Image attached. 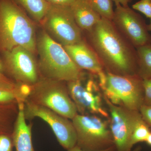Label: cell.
<instances>
[{
    "mask_svg": "<svg viewBox=\"0 0 151 151\" xmlns=\"http://www.w3.org/2000/svg\"><path fill=\"white\" fill-rule=\"evenodd\" d=\"M145 142L148 145L151 147V132L148 136Z\"/></svg>",
    "mask_w": 151,
    "mask_h": 151,
    "instance_id": "f546056e",
    "label": "cell"
},
{
    "mask_svg": "<svg viewBox=\"0 0 151 151\" xmlns=\"http://www.w3.org/2000/svg\"><path fill=\"white\" fill-rule=\"evenodd\" d=\"M98 76L105 98L114 105L139 111L144 105L143 79L137 75H116L107 71Z\"/></svg>",
    "mask_w": 151,
    "mask_h": 151,
    "instance_id": "277c9868",
    "label": "cell"
},
{
    "mask_svg": "<svg viewBox=\"0 0 151 151\" xmlns=\"http://www.w3.org/2000/svg\"><path fill=\"white\" fill-rule=\"evenodd\" d=\"M6 68L17 84L33 86L39 80V68L34 54L22 47L4 51Z\"/></svg>",
    "mask_w": 151,
    "mask_h": 151,
    "instance_id": "30bf717a",
    "label": "cell"
},
{
    "mask_svg": "<svg viewBox=\"0 0 151 151\" xmlns=\"http://www.w3.org/2000/svg\"><path fill=\"white\" fill-rule=\"evenodd\" d=\"M86 32L89 45L106 71L116 75H137V50L112 20L102 18Z\"/></svg>",
    "mask_w": 151,
    "mask_h": 151,
    "instance_id": "6da1fadb",
    "label": "cell"
},
{
    "mask_svg": "<svg viewBox=\"0 0 151 151\" xmlns=\"http://www.w3.org/2000/svg\"><path fill=\"white\" fill-rule=\"evenodd\" d=\"M151 132L150 128L144 121L140 113L133 127L130 142L131 147L138 143L145 142Z\"/></svg>",
    "mask_w": 151,
    "mask_h": 151,
    "instance_id": "d6986e66",
    "label": "cell"
},
{
    "mask_svg": "<svg viewBox=\"0 0 151 151\" xmlns=\"http://www.w3.org/2000/svg\"><path fill=\"white\" fill-rule=\"evenodd\" d=\"M63 47L75 65L81 70H87L97 75L104 71V68L97 55L84 40Z\"/></svg>",
    "mask_w": 151,
    "mask_h": 151,
    "instance_id": "4fadbf2b",
    "label": "cell"
},
{
    "mask_svg": "<svg viewBox=\"0 0 151 151\" xmlns=\"http://www.w3.org/2000/svg\"><path fill=\"white\" fill-rule=\"evenodd\" d=\"M72 122L77 135L76 145L82 150L100 151L114 146L108 123L100 117L77 114Z\"/></svg>",
    "mask_w": 151,
    "mask_h": 151,
    "instance_id": "8992f818",
    "label": "cell"
},
{
    "mask_svg": "<svg viewBox=\"0 0 151 151\" xmlns=\"http://www.w3.org/2000/svg\"><path fill=\"white\" fill-rule=\"evenodd\" d=\"M115 5L120 4L124 7L129 6V3L132 1V0H112Z\"/></svg>",
    "mask_w": 151,
    "mask_h": 151,
    "instance_id": "83f0119b",
    "label": "cell"
},
{
    "mask_svg": "<svg viewBox=\"0 0 151 151\" xmlns=\"http://www.w3.org/2000/svg\"><path fill=\"white\" fill-rule=\"evenodd\" d=\"M141 150H142V147H141L140 146H138L137 147L135 148L134 150H133L130 151H141Z\"/></svg>",
    "mask_w": 151,
    "mask_h": 151,
    "instance_id": "4dcf8cb0",
    "label": "cell"
},
{
    "mask_svg": "<svg viewBox=\"0 0 151 151\" xmlns=\"http://www.w3.org/2000/svg\"><path fill=\"white\" fill-rule=\"evenodd\" d=\"M18 111V103L0 104V135L13 132Z\"/></svg>",
    "mask_w": 151,
    "mask_h": 151,
    "instance_id": "2e32d148",
    "label": "cell"
},
{
    "mask_svg": "<svg viewBox=\"0 0 151 151\" xmlns=\"http://www.w3.org/2000/svg\"><path fill=\"white\" fill-rule=\"evenodd\" d=\"M81 79L68 81L67 89L69 95L81 114L86 112L108 117V112L103 108L99 88L92 79L83 86Z\"/></svg>",
    "mask_w": 151,
    "mask_h": 151,
    "instance_id": "7c38bea8",
    "label": "cell"
},
{
    "mask_svg": "<svg viewBox=\"0 0 151 151\" xmlns=\"http://www.w3.org/2000/svg\"><path fill=\"white\" fill-rule=\"evenodd\" d=\"M51 4L70 6L77 0H47Z\"/></svg>",
    "mask_w": 151,
    "mask_h": 151,
    "instance_id": "4316f807",
    "label": "cell"
},
{
    "mask_svg": "<svg viewBox=\"0 0 151 151\" xmlns=\"http://www.w3.org/2000/svg\"><path fill=\"white\" fill-rule=\"evenodd\" d=\"M70 7L76 24L82 31L89 30L102 18L86 0H77Z\"/></svg>",
    "mask_w": 151,
    "mask_h": 151,
    "instance_id": "9a60e30c",
    "label": "cell"
},
{
    "mask_svg": "<svg viewBox=\"0 0 151 151\" xmlns=\"http://www.w3.org/2000/svg\"><path fill=\"white\" fill-rule=\"evenodd\" d=\"M13 144L9 135H0V151H12Z\"/></svg>",
    "mask_w": 151,
    "mask_h": 151,
    "instance_id": "d4e9b609",
    "label": "cell"
},
{
    "mask_svg": "<svg viewBox=\"0 0 151 151\" xmlns=\"http://www.w3.org/2000/svg\"><path fill=\"white\" fill-rule=\"evenodd\" d=\"M41 23L49 35L63 46L83 40L82 31L75 21L70 6L51 4Z\"/></svg>",
    "mask_w": 151,
    "mask_h": 151,
    "instance_id": "52a82bcc",
    "label": "cell"
},
{
    "mask_svg": "<svg viewBox=\"0 0 151 151\" xmlns=\"http://www.w3.org/2000/svg\"><path fill=\"white\" fill-rule=\"evenodd\" d=\"M18 97L15 92L0 89V104L18 103Z\"/></svg>",
    "mask_w": 151,
    "mask_h": 151,
    "instance_id": "603a6c76",
    "label": "cell"
},
{
    "mask_svg": "<svg viewBox=\"0 0 151 151\" xmlns=\"http://www.w3.org/2000/svg\"><path fill=\"white\" fill-rule=\"evenodd\" d=\"M116 6L112 21L122 35L136 48L151 45V35L140 15L129 6Z\"/></svg>",
    "mask_w": 151,
    "mask_h": 151,
    "instance_id": "9c48e42d",
    "label": "cell"
},
{
    "mask_svg": "<svg viewBox=\"0 0 151 151\" xmlns=\"http://www.w3.org/2000/svg\"><path fill=\"white\" fill-rule=\"evenodd\" d=\"M114 146H112V147H110L106 149H104V150H101L97 151H113L114 150ZM68 151H86L84 150H82V149L79 148L78 146L76 145L75 147L69 149L68 150Z\"/></svg>",
    "mask_w": 151,
    "mask_h": 151,
    "instance_id": "f1b7e54d",
    "label": "cell"
},
{
    "mask_svg": "<svg viewBox=\"0 0 151 151\" xmlns=\"http://www.w3.org/2000/svg\"><path fill=\"white\" fill-rule=\"evenodd\" d=\"M24 102H19V111L12 132L13 144L15 151H35L32 140V125L27 124Z\"/></svg>",
    "mask_w": 151,
    "mask_h": 151,
    "instance_id": "5bb4252c",
    "label": "cell"
},
{
    "mask_svg": "<svg viewBox=\"0 0 151 151\" xmlns=\"http://www.w3.org/2000/svg\"><path fill=\"white\" fill-rule=\"evenodd\" d=\"M37 50L39 68L44 77L67 82L83 78L82 70L75 65L63 46L44 29L37 38Z\"/></svg>",
    "mask_w": 151,
    "mask_h": 151,
    "instance_id": "3957f363",
    "label": "cell"
},
{
    "mask_svg": "<svg viewBox=\"0 0 151 151\" xmlns=\"http://www.w3.org/2000/svg\"><path fill=\"white\" fill-rule=\"evenodd\" d=\"M28 100L51 109L65 118L72 120L78 113L63 81L46 77L40 78L31 86Z\"/></svg>",
    "mask_w": 151,
    "mask_h": 151,
    "instance_id": "5b68a950",
    "label": "cell"
},
{
    "mask_svg": "<svg viewBox=\"0 0 151 151\" xmlns=\"http://www.w3.org/2000/svg\"><path fill=\"white\" fill-rule=\"evenodd\" d=\"M101 18L112 20L114 15L112 0H86Z\"/></svg>",
    "mask_w": 151,
    "mask_h": 151,
    "instance_id": "ffe728a7",
    "label": "cell"
},
{
    "mask_svg": "<svg viewBox=\"0 0 151 151\" xmlns=\"http://www.w3.org/2000/svg\"><path fill=\"white\" fill-rule=\"evenodd\" d=\"M24 103L26 120L39 118L46 122L50 126L59 144L68 150L76 145L77 135L72 122L51 109L27 99Z\"/></svg>",
    "mask_w": 151,
    "mask_h": 151,
    "instance_id": "ba28073f",
    "label": "cell"
},
{
    "mask_svg": "<svg viewBox=\"0 0 151 151\" xmlns=\"http://www.w3.org/2000/svg\"><path fill=\"white\" fill-rule=\"evenodd\" d=\"M111 114L110 129L117 151H130L133 127L139 111H131L114 105L104 97Z\"/></svg>",
    "mask_w": 151,
    "mask_h": 151,
    "instance_id": "8fae6325",
    "label": "cell"
},
{
    "mask_svg": "<svg viewBox=\"0 0 151 151\" xmlns=\"http://www.w3.org/2000/svg\"><path fill=\"white\" fill-rule=\"evenodd\" d=\"M144 89V105H151V78L143 79Z\"/></svg>",
    "mask_w": 151,
    "mask_h": 151,
    "instance_id": "cb8c5ba5",
    "label": "cell"
},
{
    "mask_svg": "<svg viewBox=\"0 0 151 151\" xmlns=\"http://www.w3.org/2000/svg\"><path fill=\"white\" fill-rule=\"evenodd\" d=\"M19 46L35 53V25L24 11L16 4L11 0H1L0 47L3 51H6Z\"/></svg>",
    "mask_w": 151,
    "mask_h": 151,
    "instance_id": "7a4b0ae2",
    "label": "cell"
},
{
    "mask_svg": "<svg viewBox=\"0 0 151 151\" xmlns=\"http://www.w3.org/2000/svg\"><path fill=\"white\" fill-rule=\"evenodd\" d=\"M132 7L133 9L140 12L146 17L151 19V0H140Z\"/></svg>",
    "mask_w": 151,
    "mask_h": 151,
    "instance_id": "7402d4cb",
    "label": "cell"
},
{
    "mask_svg": "<svg viewBox=\"0 0 151 151\" xmlns=\"http://www.w3.org/2000/svg\"><path fill=\"white\" fill-rule=\"evenodd\" d=\"M0 89L15 92L17 95L19 85L7 77L3 72V66L0 60Z\"/></svg>",
    "mask_w": 151,
    "mask_h": 151,
    "instance_id": "44dd1931",
    "label": "cell"
},
{
    "mask_svg": "<svg viewBox=\"0 0 151 151\" xmlns=\"http://www.w3.org/2000/svg\"><path fill=\"white\" fill-rule=\"evenodd\" d=\"M147 29L149 32H151V19H150V23L149 24H147Z\"/></svg>",
    "mask_w": 151,
    "mask_h": 151,
    "instance_id": "1f68e13d",
    "label": "cell"
},
{
    "mask_svg": "<svg viewBox=\"0 0 151 151\" xmlns=\"http://www.w3.org/2000/svg\"><path fill=\"white\" fill-rule=\"evenodd\" d=\"M139 111L144 121L151 128V105H143Z\"/></svg>",
    "mask_w": 151,
    "mask_h": 151,
    "instance_id": "484cf974",
    "label": "cell"
},
{
    "mask_svg": "<svg viewBox=\"0 0 151 151\" xmlns=\"http://www.w3.org/2000/svg\"><path fill=\"white\" fill-rule=\"evenodd\" d=\"M28 14L36 22L43 20L51 4L47 0H16Z\"/></svg>",
    "mask_w": 151,
    "mask_h": 151,
    "instance_id": "e0dca14e",
    "label": "cell"
},
{
    "mask_svg": "<svg viewBox=\"0 0 151 151\" xmlns=\"http://www.w3.org/2000/svg\"><path fill=\"white\" fill-rule=\"evenodd\" d=\"M138 57L137 75L142 79L151 78V45L136 48Z\"/></svg>",
    "mask_w": 151,
    "mask_h": 151,
    "instance_id": "ac0fdd59",
    "label": "cell"
}]
</instances>
